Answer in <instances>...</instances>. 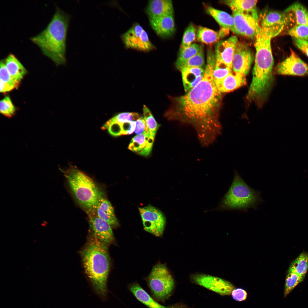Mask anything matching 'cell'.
Returning a JSON list of instances; mask_svg holds the SVG:
<instances>
[{"label": "cell", "mask_w": 308, "mask_h": 308, "mask_svg": "<svg viewBox=\"0 0 308 308\" xmlns=\"http://www.w3.org/2000/svg\"><path fill=\"white\" fill-rule=\"evenodd\" d=\"M206 62L201 80L184 95L171 98V105L164 114L168 120L191 125L205 147L214 142L222 128L219 120L222 93L217 88L213 74L216 59L208 56Z\"/></svg>", "instance_id": "6da1fadb"}, {"label": "cell", "mask_w": 308, "mask_h": 308, "mask_svg": "<svg viewBox=\"0 0 308 308\" xmlns=\"http://www.w3.org/2000/svg\"><path fill=\"white\" fill-rule=\"evenodd\" d=\"M108 244L91 235L80 252L85 272L94 291L103 298L107 293L110 266Z\"/></svg>", "instance_id": "7a4b0ae2"}, {"label": "cell", "mask_w": 308, "mask_h": 308, "mask_svg": "<svg viewBox=\"0 0 308 308\" xmlns=\"http://www.w3.org/2000/svg\"><path fill=\"white\" fill-rule=\"evenodd\" d=\"M71 17L70 15L56 7L46 27L30 38L40 48L43 54L57 66L66 63V37Z\"/></svg>", "instance_id": "3957f363"}, {"label": "cell", "mask_w": 308, "mask_h": 308, "mask_svg": "<svg viewBox=\"0 0 308 308\" xmlns=\"http://www.w3.org/2000/svg\"><path fill=\"white\" fill-rule=\"evenodd\" d=\"M70 187L80 205L88 214H94L100 200L104 196L94 181L76 168L63 171Z\"/></svg>", "instance_id": "277c9868"}, {"label": "cell", "mask_w": 308, "mask_h": 308, "mask_svg": "<svg viewBox=\"0 0 308 308\" xmlns=\"http://www.w3.org/2000/svg\"><path fill=\"white\" fill-rule=\"evenodd\" d=\"M261 194L260 192L248 185L234 169L232 183L215 210L243 211L251 208L256 210L264 202Z\"/></svg>", "instance_id": "5b68a950"}, {"label": "cell", "mask_w": 308, "mask_h": 308, "mask_svg": "<svg viewBox=\"0 0 308 308\" xmlns=\"http://www.w3.org/2000/svg\"><path fill=\"white\" fill-rule=\"evenodd\" d=\"M146 280L152 295L157 301L164 303L171 295L174 280L166 265L159 263L153 268Z\"/></svg>", "instance_id": "8992f818"}, {"label": "cell", "mask_w": 308, "mask_h": 308, "mask_svg": "<svg viewBox=\"0 0 308 308\" xmlns=\"http://www.w3.org/2000/svg\"><path fill=\"white\" fill-rule=\"evenodd\" d=\"M294 15L291 12L265 11L260 16V26L264 32L272 38L280 34L286 26L292 22Z\"/></svg>", "instance_id": "52a82bcc"}, {"label": "cell", "mask_w": 308, "mask_h": 308, "mask_svg": "<svg viewBox=\"0 0 308 308\" xmlns=\"http://www.w3.org/2000/svg\"><path fill=\"white\" fill-rule=\"evenodd\" d=\"M235 33L253 39L260 27L256 10L248 12L233 13Z\"/></svg>", "instance_id": "ba28073f"}, {"label": "cell", "mask_w": 308, "mask_h": 308, "mask_svg": "<svg viewBox=\"0 0 308 308\" xmlns=\"http://www.w3.org/2000/svg\"><path fill=\"white\" fill-rule=\"evenodd\" d=\"M139 210L144 229L155 236H161L166 223V218L163 213L151 205L139 208Z\"/></svg>", "instance_id": "9c48e42d"}, {"label": "cell", "mask_w": 308, "mask_h": 308, "mask_svg": "<svg viewBox=\"0 0 308 308\" xmlns=\"http://www.w3.org/2000/svg\"><path fill=\"white\" fill-rule=\"evenodd\" d=\"M126 47L148 52L155 48L150 41L147 32L139 24H134L121 36Z\"/></svg>", "instance_id": "30bf717a"}, {"label": "cell", "mask_w": 308, "mask_h": 308, "mask_svg": "<svg viewBox=\"0 0 308 308\" xmlns=\"http://www.w3.org/2000/svg\"><path fill=\"white\" fill-rule=\"evenodd\" d=\"M193 283L222 295H231L235 287L230 282L221 278L203 274H195L191 276Z\"/></svg>", "instance_id": "8fae6325"}, {"label": "cell", "mask_w": 308, "mask_h": 308, "mask_svg": "<svg viewBox=\"0 0 308 308\" xmlns=\"http://www.w3.org/2000/svg\"><path fill=\"white\" fill-rule=\"evenodd\" d=\"M290 54L277 66L278 74L298 76H308V64L302 60L291 48Z\"/></svg>", "instance_id": "7c38bea8"}, {"label": "cell", "mask_w": 308, "mask_h": 308, "mask_svg": "<svg viewBox=\"0 0 308 308\" xmlns=\"http://www.w3.org/2000/svg\"><path fill=\"white\" fill-rule=\"evenodd\" d=\"M253 61V55L250 48L246 44L239 41L232 60L233 72L246 76L250 71Z\"/></svg>", "instance_id": "4fadbf2b"}, {"label": "cell", "mask_w": 308, "mask_h": 308, "mask_svg": "<svg viewBox=\"0 0 308 308\" xmlns=\"http://www.w3.org/2000/svg\"><path fill=\"white\" fill-rule=\"evenodd\" d=\"M238 41L237 37L234 35L216 43L214 52L216 61L232 70L233 58Z\"/></svg>", "instance_id": "5bb4252c"}, {"label": "cell", "mask_w": 308, "mask_h": 308, "mask_svg": "<svg viewBox=\"0 0 308 308\" xmlns=\"http://www.w3.org/2000/svg\"><path fill=\"white\" fill-rule=\"evenodd\" d=\"M88 215L91 235L108 244L113 242L114 235L112 227L110 224L94 214Z\"/></svg>", "instance_id": "9a60e30c"}, {"label": "cell", "mask_w": 308, "mask_h": 308, "mask_svg": "<svg viewBox=\"0 0 308 308\" xmlns=\"http://www.w3.org/2000/svg\"><path fill=\"white\" fill-rule=\"evenodd\" d=\"M174 14L149 19L151 27L159 36L163 38L172 36L175 31Z\"/></svg>", "instance_id": "2e32d148"}, {"label": "cell", "mask_w": 308, "mask_h": 308, "mask_svg": "<svg viewBox=\"0 0 308 308\" xmlns=\"http://www.w3.org/2000/svg\"><path fill=\"white\" fill-rule=\"evenodd\" d=\"M154 139L149 133L137 135L132 139L128 148L140 155L148 156L151 151Z\"/></svg>", "instance_id": "e0dca14e"}, {"label": "cell", "mask_w": 308, "mask_h": 308, "mask_svg": "<svg viewBox=\"0 0 308 308\" xmlns=\"http://www.w3.org/2000/svg\"><path fill=\"white\" fill-rule=\"evenodd\" d=\"M146 12L149 19L174 14L172 2L170 0L149 1L146 8Z\"/></svg>", "instance_id": "ac0fdd59"}, {"label": "cell", "mask_w": 308, "mask_h": 308, "mask_svg": "<svg viewBox=\"0 0 308 308\" xmlns=\"http://www.w3.org/2000/svg\"><path fill=\"white\" fill-rule=\"evenodd\" d=\"M215 83L217 88L222 93L230 92L244 85L246 79V76L232 72Z\"/></svg>", "instance_id": "d6986e66"}, {"label": "cell", "mask_w": 308, "mask_h": 308, "mask_svg": "<svg viewBox=\"0 0 308 308\" xmlns=\"http://www.w3.org/2000/svg\"><path fill=\"white\" fill-rule=\"evenodd\" d=\"M180 71L185 90L187 92L201 80L205 69L198 67H187L183 69Z\"/></svg>", "instance_id": "ffe728a7"}, {"label": "cell", "mask_w": 308, "mask_h": 308, "mask_svg": "<svg viewBox=\"0 0 308 308\" xmlns=\"http://www.w3.org/2000/svg\"><path fill=\"white\" fill-rule=\"evenodd\" d=\"M94 214L107 222L112 228L119 226V223L115 216L114 208L110 202L105 196L100 200Z\"/></svg>", "instance_id": "44dd1931"}, {"label": "cell", "mask_w": 308, "mask_h": 308, "mask_svg": "<svg viewBox=\"0 0 308 308\" xmlns=\"http://www.w3.org/2000/svg\"><path fill=\"white\" fill-rule=\"evenodd\" d=\"M229 30L222 28L216 31L201 26H199L196 30L197 40L199 42L207 44L216 43L228 34Z\"/></svg>", "instance_id": "7402d4cb"}, {"label": "cell", "mask_w": 308, "mask_h": 308, "mask_svg": "<svg viewBox=\"0 0 308 308\" xmlns=\"http://www.w3.org/2000/svg\"><path fill=\"white\" fill-rule=\"evenodd\" d=\"M206 11L222 28L228 29L235 33L234 20L232 16L226 12L210 6L207 7Z\"/></svg>", "instance_id": "603a6c76"}, {"label": "cell", "mask_w": 308, "mask_h": 308, "mask_svg": "<svg viewBox=\"0 0 308 308\" xmlns=\"http://www.w3.org/2000/svg\"><path fill=\"white\" fill-rule=\"evenodd\" d=\"M128 288L138 300L149 308H166L151 297L138 283L130 284Z\"/></svg>", "instance_id": "cb8c5ba5"}, {"label": "cell", "mask_w": 308, "mask_h": 308, "mask_svg": "<svg viewBox=\"0 0 308 308\" xmlns=\"http://www.w3.org/2000/svg\"><path fill=\"white\" fill-rule=\"evenodd\" d=\"M6 67L11 76L20 82L27 73V70L16 57L9 54L4 60Z\"/></svg>", "instance_id": "d4e9b609"}, {"label": "cell", "mask_w": 308, "mask_h": 308, "mask_svg": "<svg viewBox=\"0 0 308 308\" xmlns=\"http://www.w3.org/2000/svg\"><path fill=\"white\" fill-rule=\"evenodd\" d=\"M0 91L5 93L17 88L20 82L13 78L7 70L3 60L0 61Z\"/></svg>", "instance_id": "484cf974"}, {"label": "cell", "mask_w": 308, "mask_h": 308, "mask_svg": "<svg viewBox=\"0 0 308 308\" xmlns=\"http://www.w3.org/2000/svg\"><path fill=\"white\" fill-rule=\"evenodd\" d=\"M293 13L295 17L296 25L308 26V11L301 3L296 2L287 8L284 11Z\"/></svg>", "instance_id": "4316f807"}, {"label": "cell", "mask_w": 308, "mask_h": 308, "mask_svg": "<svg viewBox=\"0 0 308 308\" xmlns=\"http://www.w3.org/2000/svg\"><path fill=\"white\" fill-rule=\"evenodd\" d=\"M257 3L256 0H228L224 1L233 13L248 12L256 10Z\"/></svg>", "instance_id": "83f0119b"}, {"label": "cell", "mask_w": 308, "mask_h": 308, "mask_svg": "<svg viewBox=\"0 0 308 308\" xmlns=\"http://www.w3.org/2000/svg\"><path fill=\"white\" fill-rule=\"evenodd\" d=\"M175 66L179 71L187 67H198L204 68L205 60L203 48L195 55L184 61L176 62Z\"/></svg>", "instance_id": "f1b7e54d"}, {"label": "cell", "mask_w": 308, "mask_h": 308, "mask_svg": "<svg viewBox=\"0 0 308 308\" xmlns=\"http://www.w3.org/2000/svg\"><path fill=\"white\" fill-rule=\"evenodd\" d=\"M308 270V254H301L291 264L288 271L305 276Z\"/></svg>", "instance_id": "f546056e"}, {"label": "cell", "mask_w": 308, "mask_h": 308, "mask_svg": "<svg viewBox=\"0 0 308 308\" xmlns=\"http://www.w3.org/2000/svg\"><path fill=\"white\" fill-rule=\"evenodd\" d=\"M305 276L295 272L288 271L285 280L284 290V297H286L295 287L303 280Z\"/></svg>", "instance_id": "4dcf8cb0"}, {"label": "cell", "mask_w": 308, "mask_h": 308, "mask_svg": "<svg viewBox=\"0 0 308 308\" xmlns=\"http://www.w3.org/2000/svg\"><path fill=\"white\" fill-rule=\"evenodd\" d=\"M202 47L196 43H192L186 47H180L178 56L176 62H180L186 60L199 52Z\"/></svg>", "instance_id": "1f68e13d"}, {"label": "cell", "mask_w": 308, "mask_h": 308, "mask_svg": "<svg viewBox=\"0 0 308 308\" xmlns=\"http://www.w3.org/2000/svg\"><path fill=\"white\" fill-rule=\"evenodd\" d=\"M141 117L139 114L136 112H123L113 116L108 120L120 125L121 129V126L123 124L136 121Z\"/></svg>", "instance_id": "d6a6232c"}, {"label": "cell", "mask_w": 308, "mask_h": 308, "mask_svg": "<svg viewBox=\"0 0 308 308\" xmlns=\"http://www.w3.org/2000/svg\"><path fill=\"white\" fill-rule=\"evenodd\" d=\"M143 110L144 119L148 129L149 133L155 137L160 125L157 122L151 111L146 106L143 105Z\"/></svg>", "instance_id": "836d02e7"}, {"label": "cell", "mask_w": 308, "mask_h": 308, "mask_svg": "<svg viewBox=\"0 0 308 308\" xmlns=\"http://www.w3.org/2000/svg\"><path fill=\"white\" fill-rule=\"evenodd\" d=\"M287 34L293 38L308 41V26L295 25L287 31Z\"/></svg>", "instance_id": "e575fe53"}, {"label": "cell", "mask_w": 308, "mask_h": 308, "mask_svg": "<svg viewBox=\"0 0 308 308\" xmlns=\"http://www.w3.org/2000/svg\"><path fill=\"white\" fill-rule=\"evenodd\" d=\"M15 111V108L9 96H6L1 100L0 112L2 114L7 117H11Z\"/></svg>", "instance_id": "d590c367"}, {"label": "cell", "mask_w": 308, "mask_h": 308, "mask_svg": "<svg viewBox=\"0 0 308 308\" xmlns=\"http://www.w3.org/2000/svg\"><path fill=\"white\" fill-rule=\"evenodd\" d=\"M232 72V69L224 64L218 62L216 60L213 73L215 82L221 80Z\"/></svg>", "instance_id": "8d00e7d4"}, {"label": "cell", "mask_w": 308, "mask_h": 308, "mask_svg": "<svg viewBox=\"0 0 308 308\" xmlns=\"http://www.w3.org/2000/svg\"><path fill=\"white\" fill-rule=\"evenodd\" d=\"M196 37V31L192 23H191L185 31L181 47H186L190 45Z\"/></svg>", "instance_id": "74e56055"}, {"label": "cell", "mask_w": 308, "mask_h": 308, "mask_svg": "<svg viewBox=\"0 0 308 308\" xmlns=\"http://www.w3.org/2000/svg\"><path fill=\"white\" fill-rule=\"evenodd\" d=\"M231 295L233 299L238 301L245 300L247 297V293L244 289L240 288H235L232 291Z\"/></svg>", "instance_id": "f35d334b"}, {"label": "cell", "mask_w": 308, "mask_h": 308, "mask_svg": "<svg viewBox=\"0 0 308 308\" xmlns=\"http://www.w3.org/2000/svg\"><path fill=\"white\" fill-rule=\"evenodd\" d=\"M136 121V125L134 131V132L136 134L139 135L144 133H149L148 129L144 118L141 117Z\"/></svg>", "instance_id": "ab89813d"}, {"label": "cell", "mask_w": 308, "mask_h": 308, "mask_svg": "<svg viewBox=\"0 0 308 308\" xmlns=\"http://www.w3.org/2000/svg\"><path fill=\"white\" fill-rule=\"evenodd\" d=\"M293 39L297 46L308 57V41L295 38Z\"/></svg>", "instance_id": "60d3db41"}, {"label": "cell", "mask_w": 308, "mask_h": 308, "mask_svg": "<svg viewBox=\"0 0 308 308\" xmlns=\"http://www.w3.org/2000/svg\"><path fill=\"white\" fill-rule=\"evenodd\" d=\"M166 308H191L182 302H179L166 307Z\"/></svg>", "instance_id": "b9f144b4"}]
</instances>
